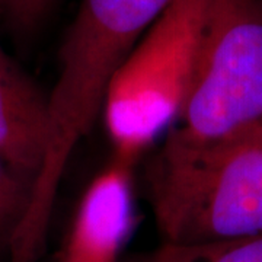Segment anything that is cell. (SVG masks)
<instances>
[{
  "label": "cell",
  "mask_w": 262,
  "mask_h": 262,
  "mask_svg": "<svg viewBox=\"0 0 262 262\" xmlns=\"http://www.w3.org/2000/svg\"><path fill=\"white\" fill-rule=\"evenodd\" d=\"M122 262H262V234L206 244H162Z\"/></svg>",
  "instance_id": "cell-5"
},
{
  "label": "cell",
  "mask_w": 262,
  "mask_h": 262,
  "mask_svg": "<svg viewBox=\"0 0 262 262\" xmlns=\"http://www.w3.org/2000/svg\"><path fill=\"white\" fill-rule=\"evenodd\" d=\"M175 0H80L63 50L98 73H113Z\"/></svg>",
  "instance_id": "cell-3"
},
{
  "label": "cell",
  "mask_w": 262,
  "mask_h": 262,
  "mask_svg": "<svg viewBox=\"0 0 262 262\" xmlns=\"http://www.w3.org/2000/svg\"><path fill=\"white\" fill-rule=\"evenodd\" d=\"M146 187L163 244L262 234V124L211 141L169 130L149 160Z\"/></svg>",
  "instance_id": "cell-1"
},
{
  "label": "cell",
  "mask_w": 262,
  "mask_h": 262,
  "mask_svg": "<svg viewBox=\"0 0 262 262\" xmlns=\"http://www.w3.org/2000/svg\"><path fill=\"white\" fill-rule=\"evenodd\" d=\"M48 125V95L0 47V159L32 182L44 162Z\"/></svg>",
  "instance_id": "cell-4"
},
{
  "label": "cell",
  "mask_w": 262,
  "mask_h": 262,
  "mask_svg": "<svg viewBox=\"0 0 262 262\" xmlns=\"http://www.w3.org/2000/svg\"><path fill=\"white\" fill-rule=\"evenodd\" d=\"M34 182L0 159V245L9 248L29 208Z\"/></svg>",
  "instance_id": "cell-6"
},
{
  "label": "cell",
  "mask_w": 262,
  "mask_h": 262,
  "mask_svg": "<svg viewBox=\"0 0 262 262\" xmlns=\"http://www.w3.org/2000/svg\"><path fill=\"white\" fill-rule=\"evenodd\" d=\"M57 0H0V19L18 35H29L47 19Z\"/></svg>",
  "instance_id": "cell-7"
},
{
  "label": "cell",
  "mask_w": 262,
  "mask_h": 262,
  "mask_svg": "<svg viewBox=\"0 0 262 262\" xmlns=\"http://www.w3.org/2000/svg\"><path fill=\"white\" fill-rule=\"evenodd\" d=\"M177 136L211 141L262 124V0H208Z\"/></svg>",
  "instance_id": "cell-2"
}]
</instances>
